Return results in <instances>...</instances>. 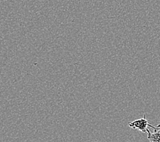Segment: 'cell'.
Instances as JSON below:
<instances>
[{
    "label": "cell",
    "instance_id": "7a4b0ae2",
    "mask_svg": "<svg viewBox=\"0 0 160 142\" xmlns=\"http://www.w3.org/2000/svg\"><path fill=\"white\" fill-rule=\"evenodd\" d=\"M149 127L153 129V132H151L149 130H147L148 139L150 142H160V124L157 126H153L149 124Z\"/></svg>",
    "mask_w": 160,
    "mask_h": 142
},
{
    "label": "cell",
    "instance_id": "6da1fadb",
    "mask_svg": "<svg viewBox=\"0 0 160 142\" xmlns=\"http://www.w3.org/2000/svg\"><path fill=\"white\" fill-rule=\"evenodd\" d=\"M128 126L134 129L139 130L142 133H147L148 127L149 126L148 120H147L146 116H144L143 118L138 119L134 121L130 122L128 123Z\"/></svg>",
    "mask_w": 160,
    "mask_h": 142
}]
</instances>
